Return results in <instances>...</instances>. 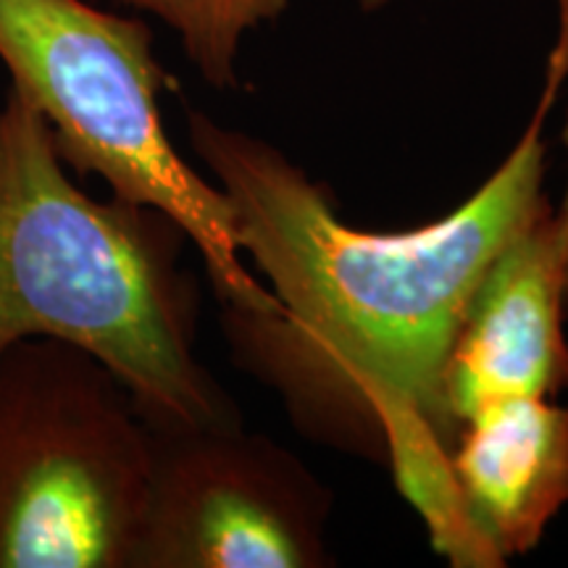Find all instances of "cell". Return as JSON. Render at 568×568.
Here are the masks:
<instances>
[{"instance_id":"10","label":"cell","mask_w":568,"mask_h":568,"mask_svg":"<svg viewBox=\"0 0 568 568\" xmlns=\"http://www.w3.org/2000/svg\"><path fill=\"white\" fill-rule=\"evenodd\" d=\"M358 3H364V6H368V9H374V6L387 3V0H358Z\"/></svg>"},{"instance_id":"2","label":"cell","mask_w":568,"mask_h":568,"mask_svg":"<svg viewBox=\"0 0 568 568\" xmlns=\"http://www.w3.org/2000/svg\"><path fill=\"white\" fill-rule=\"evenodd\" d=\"M184 232L159 211L98 201L69 176L42 113L0 101V355L61 339L103 361L155 432L234 426L195 353Z\"/></svg>"},{"instance_id":"4","label":"cell","mask_w":568,"mask_h":568,"mask_svg":"<svg viewBox=\"0 0 568 568\" xmlns=\"http://www.w3.org/2000/svg\"><path fill=\"white\" fill-rule=\"evenodd\" d=\"M153 429L103 361L61 339L0 355V568H134Z\"/></svg>"},{"instance_id":"3","label":"cell","mask_w":568,"mask_h":568,"mask_svg":"<svg viewBox=\"0 0 568 568\" xmlns=\"http://www.w3.org/2000/svg\"><path fill=\"white\" fill-rule=\"evenodd\" d=\"M0 61L11 88L51 126L71 172L101 176L119 201L172 219L226 308L280 314L276 297L245 266L224 193L163 130L166 74L148 24L84 0H0Z\"/></svg>"},{"instance_id":"1","label":"cell","mask_w":568,"mask_h":568,"mask_svg":"<svg viewBox=\"0 0 568 568\" xmlns=\"http://www.w3.org/2000/svg\"><path fill=\"white\" fill-rule=\"evenodd\" d=\"M566 74L550 55L542 101L506 161L456 211L408 232L353 230L274 145L187 116L240 251L280 303L276 316L224 305L234 355L318 437L385 458L453 566H471V550L453 487L460 422L447 364L493 258L548 203L542 126Z\"/></svg>"},{"instance_id":"8","label":"cell","mask_w":568,"mask_h":568,"mask_svg":"<svg viewBox=\"0 0 568 568\" xmlns=\"http://www.w3.org/2000/svg\"><path fill=\"white\" fill-rule=\"evenodd\" d=\"M176 32L184 55L213 88H234L243 42L280 17L287 0H122Z\"/></svg>"},{"instance_id":"9","label":"cell","mask_w":568,"mask_h":568,"mask_svg":"<svg viewBox=\"0 0 568 568\" xmlns=\"http://www.w3.org/2000/svg\"><path fill=\"white\" fill-rule=\"evenodd\" d=\"M558 9H560L558 45H564L568 51V0H558ZM564 145H566V153H568V116H566V124H564ZM552 216H556V234H558L560 258H564L566 276H568V176H566L564 197H560V205L556 211H552Z\"/></svg>"},{"instance_id":"7","label":"cell","mask_w":568,"mask_h":568,"mask_svg":"<svg viewBox=\"0 0 568 568\" xmlns=\"http://www.w3.org/2000/svg\"><path fill=\"white\" fill-rule=\"evenodd\" d=\"M453 487L471 568L535 550L568 506V403L506 397L468 416Z\"/></svg>"},{"instance_id":"6","label":"cell","mask_w":568,"mask_h":568,"mask_svg":"<svg viewBox=\"0 0 568 568\" xmlns=\"http://www.w3.org/2000/svg\"><path fill=\"white\" fill-rule=\"evenodd\" d=\"M552 211L545 203L503 245L468 303L447 364V400L460 426L506 397L568 393V276Z\"/></svg>"},{"instance_id":"5","label":"cell","mask_w":568,"mask_h":568,"mask_svg":"<svg viewBox=\"0 0 568 568\" xmlns=\"http://www.w3.org/2000/svg\"><path fill=\"white\" fill-rule=\"evenodd\" d=\"M322 497L240 426L153 429V477L134 568L326 564Z\"/></svg>"}]
</instances>
